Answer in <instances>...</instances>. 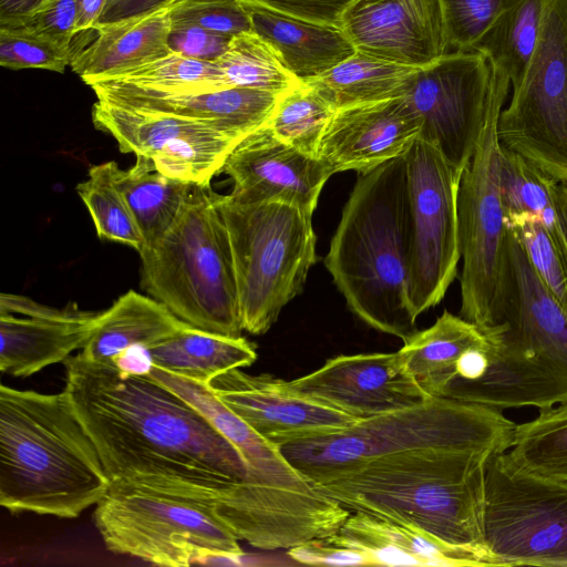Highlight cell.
Returning a JSON list of instances; mask_svg holds the SVG:
<instances>
[{"label": "cell", "mask_w": 567, "mask_h": 567, "mask_svg": "<svg viewBox=\"0 0 567 567\" xmlns=\"http://www.w3.org/2000/svg\"><path fill=\"white\" fill-rule=\"evenodd\" d=\"M63 363L64 391L111 483L203 502L248 478L234 444L147 374H123L80 353Z\"/></svg>", "instance_id": "6da1fadb"}, {"label": "cell", "mask_w": 567, "mask_h": 567, "mask_svg": "<svg viewBox=\"0 0 567 567\" xmlns=\"http://www.w3.org/2000/svg\"><path fill=\"white\" fill-rule=\"evenodd\" d=\"M111 481L69 398L0 386V505L75 518Z\"/></svg>", "instance_id": "7a4b0ae2"}, {"label": "cell", "mask_w": 567, "mask_h": 567, "mask_svg": "<svg viewBox=\"0 0 567 567\" xmlns=\"http://www.w3.org/2000/svg\"><path fill=\"white\" fill-rule=\"evenodd\" d=\"M324 265L349 309L405 341L416 330L409 302L410 219L404 155L359 173Z\"/></svg>", "instance_id": "3957f363"}, {"label": "cell", "mask_w": 567, "mask_h": 567, "mask_svg": "<svg viewBox=\"0 0 567 567\" xmlns=\"http://www.w3.org/2000/svg\"><path fill=\"white\" fill-rule=\"evenodd\" d=\"M489 457L462 451H410L372 460L315 486L351 512L486 550L483 506Z\"/></svg>", "instance_id": "277c9868"}, {"label": "cell", "mask_w": 567, "mask_h": 567, "mask_svg": "<svg viewBox=\"0 0 567 567\" xmlns=\"http://www.w3.org/2000/svg\"><path fill=\"white\" fill-rule=\"evenodd\" d=\"M515 426L501 410L431 398L409 409L277 445L307 480L318 485L372 460L410 451L449 450L487 456L504 453L512 446Z\"/></svg>", "instance_id": "5b68a950"}, {"label": "cell", "mask_w": 567, "mask_h": 567, "mask_svg": "<svg viewBox=\"0 0 567 567\" xmlns=\"http://www.w3.org/2000/svg\"><path fill=\"white\" fill-rule=\"evenodd\" d=\"M141 257V286L190 327L231 338L244 331L218 193L193 185L177 218Z\"/></svg>", "instance_id": "8992f818"}, {"label": "cell", "mask_w": 567, "mask_h": 567, "mask_svg": "<svg viewBox=\"0 0 567 567\" xmlns=\"http://www.w3.org/2000/svg\"><path fill=\"white\" fill-rule=\"evenodd\" d=\"M235 267L243 329L264 334L317 262L312 216L282 202L241 204L218 194Z\"/></svg>", "instance_id": "52a82bcc"}, {"label": "cell", "mask_w": 567, "mask_h": 567, "mask_svg": "<svg viewBox=\"0 0 567 567\" xmlns=\"http://www.w3.org/2000/svg\"><path fill=\"white\" fill-rule=\"evenodd\" d=\"M484 123L458 188L460 316L482 329L501 322L508 270L497 128L511 81L494 63Z\"/></svg>", "instance_id": "ba28073f"}, {"label": "cell", "mask_w": 567, "mask_h": 567, "mask_svg": "<svg viewBox=\"0 0 567 567\" xmlns=\"http://www.w3.org/2000/svg\"><path fill=\"white\" fill-rule=\"evenodd\" d=\"M93 522L110 551L157 566L241 565L245 556L239 539L210 512L125 484L111 483Z\"/></svg>", "instance_id": "9c48e42d"}, {"label": "cell", "mask_w": 567, "mask_h": 567, "mask_svg": "<svg viewBox=\"0 0 567 567\" xmlns=\"http://www.w3.org/2000/svg\"><path fill=\"white\" fill-rule=\"evenodd\" d=\"M483 542L492 566L567 567V484L517 467L506 452L485 464Z\"/></svg>", "instance_id": "30bf717a"}, {"label": "cell", "mask_w": 567, "mask_h": 567, "mask_svg": "<svg viewBox=\"0 0 567 567\" xmlns=\"http://www.w3.org/2000/svg\"><path fill=\"white\" fill-rule=\"evenodd\" d=\"M497 133L503 147L567 184V0H544L536 49Z\"/></svg>", "instance_id": "8fae6325"}, {"label": "cell", "mask_w": 567, "mask_h": 567, "mask_svg": "<svg viewBox=\"0 0 567 567\" xmlns=\"http://www.w3.org/2000/svg\"><path fill=\"white\" fill-rule=\"evenodd\" d=\"M410 219L409 302L413 315L439 305L461 260L458 188L463 169L416 137L404 154Z\"/></svg>", "instance_id": "7c38bea8"}, {"label": "cell", "mask_w": 567, "mask_h": 567, "mask_svg": "<svg viewBox=\"0 0 567 567\" xmlns=\"http://www.w3.org/2000/svg\"><path fill=\"white\" fill-rule=\"evenodd\" d=\"M94 126L115 138L122 153L147 159L155 171L208 185L244 137L212 122L135 109L96 99Z\"/></svg>", "instance_id": "4fadbf2b"}, {"label": "cell", "mask_w": 567, "mask_h": 567, "mask_svg": "<svg viewBox=\"0 0 567 567\" xmlns=\"http://www.w3.org/2000/svg\"><path fill=\"white\" fill-rule=\"evenodd\" d=\"M492 81L493 63L484 53L454 51L420 68L404 96L421 121L419 137L460 169L478 141Z\"/></svg>", "instance_id": "5bb4252c"}, {"label": "cell", "mask_w": 567, "mask_h": 567, "mask_svg": "<svg viewBox=\"0 0 567 567\" xmlns=\"http://www.w3.org/2000/svg\"><path fill=\"white\" fill-rule=\"evenodd\" d=\"M288 384L357 420L409 409L432 398L416 382L400 351L338 355Z\"/></svg>", "instance_id": "9a60e30c"}, {"label": "cell", "mask_w": 567, "mask_h": 567, "mask_svg": "<svg viewBox=\"0 0 567 567\" xmlns=\"http://www.w3.org/2000/svg\"><path fill=\"white\" fill-rule=\"evenodd\" d=\"M233 182L234 202H282L312 216L332 172L318 157L280 141L266 124L240 140L221 168Z\"/></svg>", "instance_id": "2e32d148"}, {"label": "cell", "mask_w": 567, "mask_h": 567, "mask_svg": "<svg viewBox=\"0 0 567 567\" xmlns=\"http://www.w3.org/2000/svg\"><path fill=\"white\" fill-rule=\"evenodd\" d=\"M340 28L357 51L413 68L450 50L440 0H353Z\"/></svg>", "instance_id": "e0dca14e"}, {"label": "cell", "mask_w": 567, "mask_h": 567, "mask_svg": "<svg viewBox=\"0 0 567 567\" xmlns=\"http://www.w3.org/2000/svg\"><path fill=\"white\" fill-rule=\"evenodd\" d=\"M208 386L252 430L276 444L340 430L359 421L295 391L288 381L268 373L251 375L233 369L212 379Z\"/></svg>", "instance_id": "ac0fdd59"}, {"label": "cell", "mask_w": 567, "mask_h": 567, "mask_svg": "<svg viewBox=\"0 0 567 567\" xmlns=\"http://www.w3.org/2000/svg\"><path fill=\"white\" fill-rule=\"evenodd\" d=\"M100 312L51 308L11 293L0 296V371L29 377L83 349Z\"/></svg>", "instance_id": "d6986e66"}, {"label": "cell", "mask_w": 567, "mask_h": 567, "mask_svg": "<svg viewBox=\"0 0 567 567\" xmlns=\"http://www.w3.org/2000/svg\"><path fill=\"white\" fill-rule=\"evenodd\" d=\"M421 121L405 97L339 109L321 140L318 158L332 174L363 173L404 155Z\"/></svg>", "instance_id": "ffe728a7"}, {"label": "cell", "mask_w": 567, "mask_h": 567, "mask_svg": "<svg viewBox=\"0 0 567 567\" xmlns=\"http://www.w3.org/2000/svg\"><path fill=\"white\" fill-rule=\"evenodd\" d=\"M489 341L482 378L470 384L460 402L497 410L549 408L567 400V370L511 338L503 323L483 329Z\"/></svg>", "instance_id": "44dd1931"}, {"label": "cell", "mask_w": 567, "mask_h": 567, "mask_svg": "<svg viewBox=\"0 0 567 567\" xmlns=\"http://www.w3.org/2000/svg\"><path fill=\"white\" fill-rule=\"evenodd\" d=\"M87 85L96 99L212 122L241 137L266 125L280 94L244 86L203 92H171L109 81Z\"/></svg>", "instance_id": "7402d4cb"}, {"label": "cell", "mask_w": 567, "mask_h": 567, "mask_svg": "<svg viewBox=\"0 0 567 567\" xmlns=\"http://www.w3.org/2000/svg\"><path fill=\"white\" fill-rule=\"evenodd\" d=\"M328 538L362 553L370 566H492L484 549L447 543L423 529L351 512Z\"/></svg>", "instance_id": "603a6c76"}, {"label": "cell", "mask_w": 567, "mask_h": 567, "mask_svg": "<svg viewBox=\"0 0 567 567\" xmlns=\"http://www.w3.org/2000/svg\"><path fill=\"white\" fill-rule=\"evenodd\" d=\"M507 266L499 323L525 348L567 370V312L537 277L523 246L509 230Z\"/></svg>", "instance_id": "cb8c5ba5"}, {"label": "cell", "mask_w": 567, "mask_h": 567, "mask_svg": "<svg viewBox=\"0 0 567 567\" xmlns=\"http://www.w3.org/2000/svg\"><path fill=\"white\" fill-rule=\"evenodd\" d=\"M169 6L147 16L95 24L74 34L70 68L85 83L173 53Z\"/></svg>", "instance_id": "d4e9b609"}, {"label": "cell", "mask_w": 567, "mask_h": 567, "mask_svg": "<svg viewBox=\"0 0 567 567\" xmlns=\"http://www.w3.org/2000/svg\"><path fill=\"white\" fill-rule=\"evenodd\" d=\"M241 2L252 32L302 82L323 74L357 51L340 27L287 16L249 0Z\"/></svg>", "instance_id": "484cf974"}, {"label": "cell", "mask_w": 567, "mask_h": 567, "mask_svg": "<svg viewBox=\"0 0 567 567\" xmlns=\"http://www.w3.org/2000/svg\"><path fill=\"white\" fill-rule=\"evenodd\" d=\"M188 326L153 297L128 290L100 312L97 324L80 354L89 362L112 367L128 349H150Z\"/></svg>", "instance_id": "4316f807"}, {"label": "cell", "mask_w": 567, "mask_h": 567, "mask_svg": "<svg viewBox=\"0 0 567 567\" xmlns=\"http://www.w3.org/2000/svg\"><path fill=\"white\" fill-rule=\"evenodd\" d=\"M154 367L207 384L233 369L250 367L255 347L245 338H231L188 326L150 348Z\"/></svg>", "instance_id": "83f0119b"}, {"label": "cell", "mask_w": 567, "mask_h": 567, "mask_svg": "<svg viewBox=\"0 0 567 567\" xmlns=\"http://www.w3.org/2000/svg\"><path fill=\"white\" fill-rule=\"evenodd\" d=\"M419 69L355 51L306 83L315 87L337 111L404 97Z\"/></svg>", "instance_id": "f1b7e54d"}, {"label": "cell", "mask_w": 567, "mask_h": 567, "mask_svg": "<svg viewBox=\"0 0 567 567\" xmlns=\"http://www.w3.org/2000/svg\"><path fill=\"white\" fill-rule=\"evenodd\" d=\"M486 341L485 331L447 310L427 329L416 331L399 350L420 386L440 398L457 359Z\"/></svg>", "instance_id": "f546056e"}, {"label": "cell", "mask_w": 567, "mask_h": 567, "mask_svg": "<svg viewBox=\"0 0 567 567\" xmlns=\"http://www.w3.org/2000/svg\"><path fill=\"white\" fill-rule=\"evenodd\" d=\"M113 175L136 221L143 248L156 244L167 233L194 185L165 176L141 157L127 169L115 163Z\"/></svg>", "instance_id": "4dcf8cb0"}, {"label": "cell", "mask_w": 567, "mask_h": 567, "mask_svg": "<svg viewBox=\"0 0 567 567\" xmlns=\"http://www.w3.org/2000/svg\"><path fill=\"white\" fill-rule=\"evenodd\" d=\"M543 10L544 0H505L473 48L504 71L513 87L522 81L536 49Z\"/></svg>", "instance_id": "1f68e13d"}, {"label": "cell", "mask_w": 567, "mask_h": 567, "mask_svg": "<svg viewBox=\"0 0 567 567\" xmlns=\"http://www.w3.org/2000/svg\"><path fill=\"white\" fill-rule=\"evenodd\" d=\"M506 455L528 473L567 484V400L516 423Z\"/></svg>", "instance_id": "d6a6232c"}, {"label": "cell", "mask_w": 567, "mask_h": 567, "mask_svg": "<svg viewBox=\"0 0 567 567\" xmlns=\"http://www.w3.org/2000/svg\"><path fill=\"white\" fill-rule=\"evenodd\" d=\"M336 109L311 85L300 82L281 93L267 123L274 134L299 152L318 157Z\"/></svg>", "instance_id": "836d02e7"}, {"label": "cell", "mask_w": 567, "mask_h": 567, "mask_svg": "<svg viewBox=\"0 0 567 567\" xmlns=\"http://www.w3.org/2000/svg\"><path fill=\"white\" fill-rule=\"evenodd\" d=\"M109 81L171 92H203L229 87L216 61L171 53L117 74L89 80Z\"/></svg>", "instance_id": "e575fe53"}, {"label": "cell", "mask_w": 567, "mask_h": 567, "mask_svg": "<svg viewBox=\"0 0 567 567\" xmlns=\"http://www.w3.org/2000/svg\"><path fill=\"white\" fill-rule=\"evenodd\" d=\"M557 181L502 146L501 195L505 219L532 215L540 218L549 229L557 230Z\"/></svg>", "instance_id": "d590c367"}, {"label": "cell", "mask_w": 567, "mask_h": 567, "mask_svg": "<svg viewBox=\"0 0 567 567\" xmlns=\"http://www.w3.org/2000/svg\"><path fill=\"white\" fill-rule=\"evenodd\" d=\"M114 164L115 162L110 161L91 166L87 178L78 184L76 192L86 206L100 238L127 245L140 252L143 239L114 182Z\"/></svg>", "instance_id": "8d00e7d4"}, {"label": "cell", "mask_w": 567, "mask_h": 567, "mask_svg": "<svg viewBox=\"0 0 567 567\" xmlns=\"http://www.w3.org/2000/svg\"><path fill=\"white\" fill-rule=\"evenodd\" d=\"M216 62L229 87H252L281 94L302 82L287 71L268 44L254 32L233 37Z\"/></svg>", "instance_id": "74e56055"}, {"label": "cell", "mask_w": 567, "mask_h": 567, "mask_svg": "<svg viewBox=\"0 0 567 567\" xmlns=\"http://www.w3.org/2000/svg\"><path fill=\"white\" fill-rule=\"evenodd\" d=\"M506 225L523 246L537 277L567 312V254L558 231L532 215L506 218Z\"/></svg>", "instance_id": "f35d334b"}, {"label": "cell", "mask_w": 567, "mask_h": 567, "mask_svg": "<svg viewBox=\"0 0 567 567\" xmlns=\"http://www.w3.org/2000/svg\"><path fill=\"white\" fill-rule=\"evenodd\" d=\"M169 13L172 25L197 27L228 37L252 32L241 0H175Z\"/></svg>", "instance_id": "ab89813d"}, {"label": "cell", "mask_w": 567, "mask_h": 567, "mask_svg": "<svg viewBox=\"0 0 567 567\" xmlns=\"http://www.w3.org/2000/svg\"><path fill=\"white\" fill-rule=\"evenodd\" d=\"M505 0H440L449 49L470 51L487 31Z\"/></svg>", "instance_id": "60d3db41"}, {"label": "cell", "mask_w": 567, "mask_h": 567, "mask_svg": "<svg viewBox=\"0 0 567 567\" xmlns=\"http://www.w3.org/2000/svg\"><path fill=\"white\" fill-rule=\"evenodd\" d=\"M0 64L10 70L42 69L63 73L70 49L29 34L0 29Z\"/></svg>", "instance_id": "b9f144b4"}, {"label": "cell", "mask_w": 567, "mask_h": 567, "mask_svg": "<svg viewBox=\"0 0 567 567\" xmlns=\"http://www.w3.org/2000/svg\"><path fill=\"white\" fill-rule=\"evenodd\" d=\"M0 29L37 37L70 49L76 32L75 0H48L28 17Z\"/></svg>", "instance_id": "7bdbcfd3"}, {"label": "cell", "mask_w": 567, "mask_h": 567, "mask_svg": "<svg viewBox=\"0 0 567 567\" xmlns=\"http://www.w3.org/2000/svg\"><path fill=\"white\" fill-rule=\"evenodd\" d=\"M231 38L197 27L172 25L168 45L173 53L199 60L216 61L226 52Z\"/></svg>", "instance_id": "ee69618b"}, {"label": "cell", "mask_w": 567, "mask_h": 567, "mask_svg": "<svg viewBox=\"0 0 567 567\" xmlns=\"http://www.w3.org/2000/svg\"><path fill=\"white\" fill-rule=\"evenodd\" d=\"M296 563L331 566H370L368 558L360 551L339 546L328 537L311 539L287 550Z\"/></svg>", "instance_id": "f6af8a7d"}, {"label": "cell", "mask_w": 567, "mask_h": 567, "mask_svg": "<svg viewBox=\"0 0 567 567\" xmlns=\"http://www.w3.org/2000/svg\"><path fill=\"white\" fill-rule=\"evenodd\" d=\"M270 10L299 19L340 27L353 0H249Z\"/></svg>", "instance_id": "bcb514c9"}, {"label": "cell", "mask_w": 567, "mask_h": 567, "mask_svg": "<svg viewBox=\"0 0 567 567\" xmlns=\"http://www.w3.org/2000/svg\"><path fill=\"white\" fill-rule=\"evenodd\" d=\"M175 0H107L99 19L100 24L147 16L168 7Z\"/></svg>", "instance_id": "7dc6e473"}, {"label": "cell", "mask_w": 567, "mask_h": 567, "mask_svg": "<svg viewBox=\"0 0 567 567\" xmlns=\"http://www.w3.org/2000/svg\"><path fill=\"white\" fill-rule=\"evenodd\" d=\"M45 1L48 0H0V28L28 17Z\"/></svg>", "instance_id": "c3c4849f"}, {"label": "cell", "mask_w": 567, "mask_h": 567, "mask_svg": "<svg viewBox=\"0 0 567 567\" xmlns=\"http://www.w3.org/2000/svg\"><path fill=\"white\" fill-rule=\"evenodd\" d=\"M106 1L107 0H75L76 32L97 24Z\"/></svg>", "instance_id": "681fc988"}, {"label": "cell", "mask_w": 567, "mask_h": 567, "mask_svg": "<svg viewBox=\"0 0 567 567\" xmlns=\"http://www.w3.org/2000/svg\"><path fill=\"white\" fill-rule=\"evenodd\" d=\"M557 231L567 254V184L558 183L556 194Z\"/></svg>", "instance_id": "f907efd6"}]
</instances>
